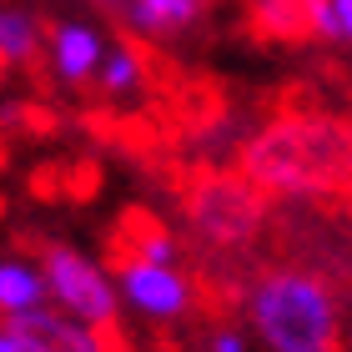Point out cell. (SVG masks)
<instances>
[{"mask_svg":"<svg viewBox=\"0 0 352 352\" xmlns=\"http://www.w3.org/2000/svg\"><path fill=\"white\" fill-rule=\"evenodd\" d=\"M307 36L327 41V45H342V25H338V6L332 0H307Z\"/></svg>","mask_w":352,"mask_h":352,"instance_id":"13","label":"cell"},{"mask_svg":"<svg viewBox=\"0 0 352 352\" xmlns=\"http://www.w3.org/2000/svg\"><path fill=\"white\" fill-rule=\"evenodd\" d=\"M338 6V25H342V45H352V0H332Z\"/></svg>","mask_w":352,"mask_h":352,"instance_id":"17","label":"cell"},{"mask_svg":"<svg viewBox=\"0 0 352 352\" xmlns=\"http://www.w3.org/2000/svg\"><path fill=\"white\" fill-rule=\"evenodd\" d=\"M91 6H106V10H116V6H121V0H91Z\"/></svg>","mask_w":352,"mask_h":352,"instance_id":"18","label":"cell"},{"mask_svg":"<svg viewBox=\"0 0 352 352\" xmlns=\"http://www.w3.org/2000/svg\"><path fill=\"white\" fill-rule=\"evenodd\" d=\"M347 342H352V332H347Z\"/></svg>","mask_w":352,"mask_h":352,"instance_id":"20","label":"cell"},{"mask_svg":"<svg viewBox=\"0 0 352 352\" xmlns=\"http://www.w3.org/2000/svg\"><path fill=\"white\" fill-rule=\"evenodd\" d=\"M0 71H6V60H0Z\"/></svg>","mask_w":352,"mask_h":352,"instance_id":"19","label":"cell"},{"mask_svg":"<svg viewBox=\"0 0 352 352\" xmlns=\"http://www.w3.org/2000/svg\"><path fill=\"white\" fill-rule=\"evenodd\" d=\"M247 327L267 352H338V297L322 277L297 267L267 272L247 292Z\"/></svg>","mask_w":352,"mask_h":352,"instance_id":"1","label":"cell"},{"mask_svg":"<svg viewBox=\"0 0 352 352\" xmlns=\"http://www.w3.org/2000/svg\"><path fill=\"white\" fill-rule=\"evenodd\" d=\"M111 51V41L101 36V25L91 21H60L51 36H45V66L60 86L81 91V86H96V71H101V60Z\"/></svg>","mask_w":352,"mask_h":352,"instance_id":"6","label":"cell"},{"mask_svg":"<svg viewBox=\"0 0 352 352\" xmlns=\"http://www.w3.org/2000/svg\"><path fill=\"white\" fill-rule=\"evenodd\" d=\"M10 322L21 327V338H25L30 352H106L101 327L60 312L56 302H45V307H36V312H21V317H10Z\"/></svg>","mask_w":352,"mask_h":352,"instance_id":"7","label":"cell"},{"mask_svg":"<svg viewBox=\"0 0 352 352\" xmlns=\"http://www.w3.org/2000/svg\"><path fill=\"white\" fill-rule=\"evenodd\" d=\"M45 302H51V282H45L41 262L0 257V317L36 312V307H45Z\"/></svg>","mask_w":352,"mask_h":352,"instance_id":"9","label":"cell"},{"mask_svg":"<svg viewBox=\"0 0 352 352\" xmlns=\"http://www.w3.org/2000/svg\"><path fill=\"white\" fill-rule=\"evenodd\" d=\"M0 352H30L25 338H21V327H15L10 317H0Z\"/></svg>","mask_w":352,"mask_h":352,"instance_id":"16","label":"cell"},{"mask_svg":"<svg viewBox=\"0 0 352 352\" xmlns=\"http://www.w3.org/2000/svg\"><path fill=\"white\" fill-rule=\"evenodd\" d=\"M41 267H45V282H51V302L60 312L81 317V322L101 327V332L116 327V312L126 302H121L116 277H111L101 262H91L86 252H76L66 242H51L41 252Z\"/></svg>","mask_w":352,"mask_h":352,"instance_id":"3","label":"cell"},{"mask_svg":"<svg viewBox=\"0 0 352 352\" xmlns=\"http://www.w3.org/2000/svg\"><path fill=\"white\" fill-rule=\"evenodd\" d=\"M116 15L136 41H176L206 15V0H121Z\"/></svg>","mask_w":352,"mask_h":352,"instance_id":"8","label":"cell"},{"mask_svg":"<svg viewBox=\"0 0 352 352\" xmlns=\"http://www.w3.org/2000/svg\"><path fill=\"white\" fill-rule=\"evenodd\" d=\"M252 10H257V25L267 36H307V0H252Z\"/></svg>","mask_w":352,"mask_h":352,"instance_id":"12","label":"cell"},{"mask_svg":"<svg viewBox=\"0 0 352 352\" xmlns=\"http://www.w3.org/2000/svg\"><path fill=\"white\" fill-rule=\"evenodd\" d=\"M41 45V21L21 6H0V60L6 66H36Z\"/></svg>","mask_w":352,"mask_h":352,"instance_id":"11","label":"cell"},{"mask_svg":"<svg viewBox=\"0 0 352 352\" xmlns=\"http://www.w3.org/2000/svg\"><path fill=\"white\" fill-rule=\"evenodd\" d=\"M201 352H252V332H242V327H212L201 338Z\"/></svg>","mask_w":352,"mask_h":352,"instance_id":"15","label":"cell"},{"mask_svg":"<svg viewBox=\"0 0 352 352\" xmlns=\"http://www.w3.org/2000/svg\"><path fill=\"white\" fill-rule=\"evenodd\" d=\"M116 287H121V302L131 312H141L146 322H182L191 312V282L176 267L146 262V257H126L116 267Z\"/></svg>","mask_w":352,"mask_h":352,"instance_id":"5","label":"cell"},{"mask_svg":"<svg viewBox=\"0 0 352 352\" xmlns=\"http://www.w3.org/2000/svg\"><path fill=\"white\" fill-rule=\"evenodd\" d=\"M338 146L342 141L332 126H272L247 146V171L257 186L297 197V191H317L332 182Z\"/></svg>","mask_w":352,"mask_h":352,"instance_id":"2","label":"cell"},{"mask_svg":"<svg viewBox=\"0 0 352 352\" xmlns=\"http://www.w3.org/2000/svg\"><path fill=\"white\" fill-rule=\"evenodd\" d=\"M136 257H146V262H162V267H176V257H182V252H176V236L171 232H141L136 236Z\"/></svg>","mask_w":352,"mask_h":352,"instance_id":"14","label":"cell"},{"mask_svg":"<svg viewBox=\"0 0 352 352\" xmlns=\"http://www.w3.org/2000/svg\"><path fill=\"white\" fill-rule=\"evenodd\" d=\"M262 221V201L252 197L247 182H232V176H212L191 191V227H197L206 242L217 247H232V242H247Z\"/></svg>","mask_w":352,"mask_h":352,"instance_id":"4","label":"cell"},{"mask_svg":"<svg viewBox=\"0 0 352 352\" xmlns=\"http://www.w3.org/2000/svg\"><path fill=\"white\" fill-rule=\"evenodd\" d=\"M146 86V60L131 41H111V51L101 60V71H96V91L106 96V101H126V96H136Z\"/></svg>","mask_w":352,"mask_h":352,"instance_id":"10","label":"cell"}]
</instances>
